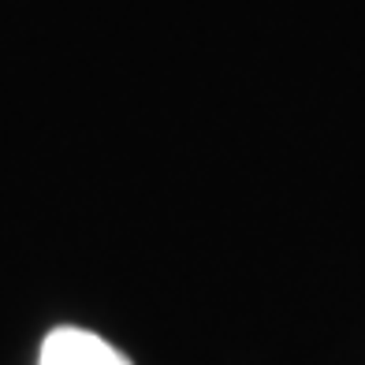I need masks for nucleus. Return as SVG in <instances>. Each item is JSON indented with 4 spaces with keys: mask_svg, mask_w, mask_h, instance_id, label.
<instances>
[{
    "mask_svg": "<svg viewBox=\"0 0 365 365\" xmlns=\"http://www.w3.org/2000/svg\"><path fill=\"white\" fill-rule=\"evenodd\" d=\"M38 365H130L112 343L82 328H56L41 343Z\"/></svg>",
    "mask_w": 365,
    "mask_h": 365,
    "instance_id": "obj_1",
    "label": "nucleus"
}]
</instances>
